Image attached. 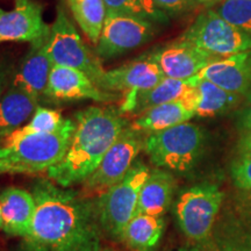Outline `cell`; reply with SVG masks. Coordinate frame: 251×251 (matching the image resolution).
Returning a JSON list of instances; mask_svg holds the SVG:
<instances>
[{"mask_svg": "<svg viewBox=\"0 0 251 251\" xmlns=\"http://www.w3.org/2000/svg\"><path fill=\"white\" fill-rule=\"evenodd\" d=\"M76 129L65 156L48 177L62 187L85 181L128 124L119 109L91 106L75 117Z\"/></svg>", "mask_w": 251, "mask_h": 251, "instance_id": "2", "label": "cell"}, {"mask_svg": "<svg viewBox=\"0 0 251 251\" xmlns=\"http://www.w3.org/2000/svg\"><path fill=\"white\" fill-rule=\"evenodd\" d=\"M36 209L23 251H98L100 225L96 206L76 191L50 180L34 185Z\"/></svg>", "mask_w": 251, "mask_h": 251, "instance_id": "1", "label": "cell"}, {"mask_svg": "<svg viewBox=\"0 0 251 251\" xmlns=\"http://www.w3.org/2000/svg\"><path fill=\"white\" fill-rule=\"evenodd\" d=\"M64 120L65 119H63L61 113L57 111L45 107H37L29 124L18 128L17 130H14V133L19 135L52 133V131H56L62 127Z\"/></svg>", "mask_w": 251, "mask_h": 251, "instance_id": "27", "label": "cell"}, {"mask_svg": "<svg viewBox=\"0 0 251 251\" xmlns=\"http://www.w3.org/2000/svg\"><path fill=\"white\" fill-rule=\"evenodd\" d=\"M76 121L65 119L62 127L47 134H9L0 141V175H35L49 171L67 153Z\"/></svg>", "mask_w": 251, "mask_h": 251, "instance_id": "3", "label": "cell"}, {"mask_svg": "<svg viewBox=\"0 0 251 251\" xmlns=\"http://www.w3.org/2000/svg\"><path fill=\"white\" fill-rule=\"evenodd\" d=\"M43 94L52 100L62 101L92 99L94 101L111 102L118 99L115 93L100 89L85 72L59 65L52 67Z\"/></svg>", "mask_w": 251, "mask_h": 251, "instance_id": "13", "label": "cell"}, {"mask_svg": "<svg viewBox=\"0 0 251 251\" xmlns=\"http://www.w3.org/2000/svg\"><path fill=\"white\" fill-rule=\"evenodd\" d=\"M37 101L39 99L25 91L9 86L0 99V139L20 128L37 108Z\"/></svg>", "mask_w": 251, "mask_h": 251, "instance_id": "20", "label": "cell"}, {"mask_svg": "<svg viewBox=\"0 0 251 251\" xmlns=\"http://www.w3.org/2000/svg\"><path fill=\"white\" fill-rule=\"evenodd\" d=\"M0 229H2V212H1V205H0Z\"/></svg>", "mask_w": 251, "mask_h": 251, "instance_id": "34", "label": "cell"}, {"mask_svg": "<svg viewBox=\"0 0 251 251\" xmlns=\"http://www.w3.org/2000/svg\"><path fill=\"white\" fill-rule=\"evenodd\" d=\"M181 39L218 58L251 50V36L227 23L214 9L198 15Z\"/></svg>", "mask_w": 251, "mask_h": 251, "instance_id": "7", "label": "cell"}, {"mask_svg": "<svg viewBox=\"0 0 251 251\" xmlns=\"http://www.w3.org/2000/svg\"><path fill=\"white\" fill-rule=\"evenodd\" d=\"M224 193L216 185L202 184L180 194L176 213L181 231L192 241H203L211 234Z\"/></svg>", "mask_w": 251, "mask_h": 251, "instance_id": "8", "label": "cell"}, {"mask_svg": "<svg viewBox=\"0 0 251 251\" xmlns=\"http://www.w3.org/2000/svg\"><path fill=\"white\" fill-rule=\"evenodd\" d=\"M231 174L238 188L251 192V152H243L233 165Z\"/></svg>", "mask_w": 251, "mask_h": 251, "instance_id": "28", "label": "cell"}, {"mask_svg": "<svg viewBox=\"0 0 251 251\" xmlns=\"http://www.w3.org/2000/svg\"><path fill=\"white\" fill-rule=\"evenodd\" d=\"M196 1L199 2V4L208 5V4H213V2H215V1H219V0H196Z\"/></svg>", "mask_w": 251, "mask_h": 251, "instance_id": "33", "label": "cell"}, {"mask_svg": "<svg viewBox=\"0 0 251 251\" xmlns=\"http://www.w3.org/2000/svg\"><path fill=\"white\" fill-rule=\"evenodd\" d=\"M194 85L193 78L180 80L164 77L161 83L152 89L137 93H126L119 111L121 114L141 115L162 103L183 101Z\"/></svg>", "mask_w": 251, "mask_h": 251, "instance_id": "17", "label": "cell"}, {"mask_svg": "<svg viewBox=\"0 0 251 251\" xmlns=\"http://www.w3.org/2000/svg\"><path fill=\"white\" fill-rule=\"evenodd\" d=\"M42 5L35 0H15L11 11L0 8V43L34 42L50 29Z\"/></svg>", "mask_w": 251, "mask_h": 251, "instance_id": "12", "label": "cell"}, {"mask_svg": "<svg viewBox=\"0 0 251 251\" xmlns=\"http://www.w3.org/2000/svg\"><path fill=\"white\" fill-rule=\"evenodd\" d=\"M164 77L152 52H149L122 67L105 71L97 85L107 92L137 93L152 89Z\"/></svg>", "mask_w": 251, "mask_h": 251, "instance_id": "11", "label": "cell"}, {"mask_svg": "<svg viewBox=\"0 0 251 251\" xmlns=\"http://www.w3.org/2000/svg\"><path fill=\"white\" fill-rule=\"evenodd\" d=\"M241 150L242 152H251V129L248 130L241 140Z\"/></svg>", "mask_w": 251, "mask_h": 251, "instance_id": "31", "label": "cell"}, {"mask_svg": "<svg viewBox=\"0 0 251 251\" xmlns=\"http://www.w3.org/2000/svg\"><path fill=\"white\" fill-rule=\"evenodd\" d=\"M215 11L227 23L251 36V0H224Z\"/></svg>", "mask_w": 251, "mask_h": 251, "instance_id": "26", "label": "cell"}, {"mask_svg": "<svg viewBox=\"0 0 251 251\" xmlns=\"http://www.w3.org/2000/svg\"><path fill=\"white\" fill-rule=\"evenodd\" d=\"M174 188V177L165 170L155 169L141 188L136 214H164L171 203Z\"/></svg>", "mask_w": 251, "mask_h": 251, "instance_id": "19", "label": "cell"}, {"mask_svg": "<svg viewBox=\"0 0 251 251\" xmlns=\"http://www.w3.org/2000/svg\"><path fill=\"white\" fill-rule=\"evenodd\" d=\"M75 20L89 37L93 45L97 46L103 24H105L107 6L103 0H68Z\"/></svg>", "mask_w": 251, "mask_h": 251, "instance_id": "24", "label": "cell"}, {"mask_svg": "<svg viewBox=\"0 0 251 251\" xmlns=\"http://www.w3.org/2000/svg\"><path fill=\"white\" fill-rule=\"evenodd\" d=\"M157 7L166 14H183L197 4L196 0H153Z\"/></svg>", "mask_w": 251, "mask_h": 251, "instance_id": "29", "label": "cell"}, {"mask_svg": "<svg viewBox=\"0 0 251 251\" xmlns=\"http://www.w3.org/2000/svg\"><path fill=\"white\" fill-rule=\"evenodd\" d=\"M108 9L151 21L166 24L168 14L157 7L153 0H103Z\"/></svg>", "mask_w": 251, "mask_h": 251, "instance_id": "25", "label": "cell"}, {"mask_svg": "<svg viewBox=\"0 0 251 251\" xmlns=\"http://www.w3.org/2000/svg\"><path fill=\"white\" fill-rule=\"evenodd\" d=\"M246 101H244V105L242 109H241L240 113V122L241 126L244 128V129L250 130L251 129V89L247 94Z\"/></svg>", "mask_w": 251, "mask_h": 251, "instance_id": "30", "label": "cell"}, {"mask_svg": "<svg viewBox=\"0 0 251 251\" xmlns=\"http://www.w3.org/2000/svg\"><path fill=\"white\" fill-rule=\"evenodd\" d=\"M144 143L142 131L135 129L133 126L125 127L96 171L84 181L85 187L103 193L119 183L136 162V157L144 149Z\"/></svg>", "mask_w": 251, "mask_h": 251, "instance_id": "10", "label": "cell"}, {"mask_svg": "<svg viewBox=\"0 0 251 251\" xmlns=\"http://www.w3.org/2000/svg\"><path fill=\"white\" fill-rule=\"evenodd\" d=\"M48 55L54 65L85 72L96 84L105 74L98 56L90 51L61 7H57L55 21L50 26Z\"/></svg>", "mask_w": 251, "mask_h": 251, "instance_id": "6", "label": "cell"}, {"mask_svg": "<svg viewBox=\"0 0 251 251\" xmlns=\"http://www.w3.org/2000/svg\"><path fill=\"white\" fill-rule=\"evenodd\" d=\"M203 134L197 125L185 122L150 134L144 150L153 165L176 172H186L201 155Z\"/></svg>", "mask_w": 251, "mask_h": 251, "instance_id": "5", "label": "cell"}, {"mask_svg": "<svg viewBox=\"0 0 251 251\" xmlns=\"http://www.w3.org/2000/svg\"><path fill=\"white\" fill-rule=\"evenodd\" d=\"M179 251H196V250H187V249H181Z\"/></svg>", "mask_w": 251, "mask_h": 251, "instance_id": "36", "label": "cell"}, {"mask_svg": "<svg viewBox=\"0 0 251 251\" xmlns=\"http://www.w3.org/2000/svg\"><path fill=\"white\" fill-rule=\"evenodd\" d=\"M199 91L196 115L201 118H212L222 113L230 111L241 101L240 94L228 92L215 85L212 81L202 79L198 76L193 77Z\"/></svg>", "mask_w": 251, "mask_h": 251, "instance_id": "23", "label": "cell"}, {"mask_svg": "<svg viewBox=\"0 0 251 251\" xmlns=\"http://www.w3.org/2000/svg\"><path fill=\"white\" fill-rule=\"evenodd\" d=\"M163 229L161 216L136 214L125 228L121 241L134 251H153L161 241Z\"/></svg>", "mask_w": 251, "mask_h": 251, "instance_id": "21", "label": "cell"}, {"mask_svg": "<svg viewBox=\"0 0 251 251\" xmlns=\"http://www.w3.org/2000/svg\"><path fill=\"white\" fill-rule=\"evenodd\" d=\"M2 230L13 236L25 237L35 214L36 202L33 193L23 188L9 187L0 194Z\"/></svg>", "mask_w": 251, "mask_h": 251, "instance_id": "18", "label": "cell"}, {"mask_svg": "<svg viewBox=\"0 0 251 251\" xmlns=\"http://www.w3.org/2000/svg\"><path fill=\"white\" fill-rule=\"evenodd\" d=\"M49 34L50 29L31 42L29 50L11 80V86L23 90L36 99H40L45 92L50 71L54 67L48 55Z\"/></svg>", "mask_w": 251, "mask_h": 251, "instance_id": "15", "label": "cell"}, {"mask_svg": "<svg viewBox=\"0 0 251 251\" xmlns=\"http://www.w3.org/2000/svg\"><path fill=\"white\" fill-rule=\"evenodd\" d=\"M151 52L165 77L180 80L197 76L206 65L220 59L181 37Z\"/></svg>", "mask_w": 251, "mask_h": 251, "instance_id": "14", "label": "cell"}, {"mask_svg": "<svg viewBox=\"0 0 251 251\" xmlns=\"http://www.w3.org/2000/svg\"><path fill=\"white\" fill-rule=\"evenodd\" d=\"M155 33L151 21L107 8L96 55L102 59L117 57L148 43Z\"/></svg>", "mask_w": 251, "mask_h": 251, "instance_id": "9", "label": "cell"}, {"mask_svg": "<svg viewBox=\"0 0 251 251\" xmlns=\"http://www.w3.org/2000/svg\"><path fill=\"white\" fill-rule=\"evenodd\" d=\"M8 76V69L5 64L0 63V99L2 97V91H4V86Z\"/></svg>", "mask_w": 251, "mask_h": 251, "instance_id": "32", "label": "cell"}, {"mask_svg": "<svg viewBox=\"0 0 251 251\" xmlns=\"http://www.w3.org/2000/svg\"><path fill=\"white\" fill-rule=\"evenodd\" d=\"M194 115L196 114L181 101H172L148 109L141 114L131 126L142 133L152 134L188 122Z\"/></svg>", "mask_w": 251, "mask_h": 251, "instance_id": "22", "label": "cell"}, {"mask_svg": "<svg viewBox=\"0 0 251 251\" xmlns=\"http://www.w3.org/2000/svg\"><path fill=\"white\" fill-rule=\"evenodd\" d=\"M197 76L228 92L246 96L251 89V50L209 63Z\"/></svg>", "mask_w": 251, "mask_h": 251, "instance_id": "16", "label": "cell"}, {"mask_svg": "<svg viewBox=\"0 0 251 251\" xmlns=\"http://www.w3.org/2000/svg\"><path fill=\"white\" fill-rule=\"evenodd\" d=\"M98 251H117V250H113V249H109V248H100Z\"/></svg>", "mask_w": 251, "mask_h": 251, "instance_id": "35", "label": "cell"}, {"mask_svg": "<svg viewBox=\"0 0 251 251\" xmlns=\"http://www.w3.org/2000/svg\"><path fill=\"white\" fill-rule=\"evenodd\" d=\"M150 172L143 163L135 162L128 174L97 200L94 206L99 225L111 237L121 241L125 228L136 215L141 188Z\"/></svg>", "mask_w": 251, "mask_h": 251, "instance_id": "4", "label": "cell"}, {"mask_svg": "<svg viewBox=\"0 0 251 251\" xmlns=\"http://www.w3.org/2000/svg\"><path fill=\"white\" fill-rule=\"evenodd\" d=\"M250 250H251V249H250Z\"/></svg>", "mask_w": 251, "mask_h": 251, "instance_id": "37", "label": "cell"}]
</instances>
